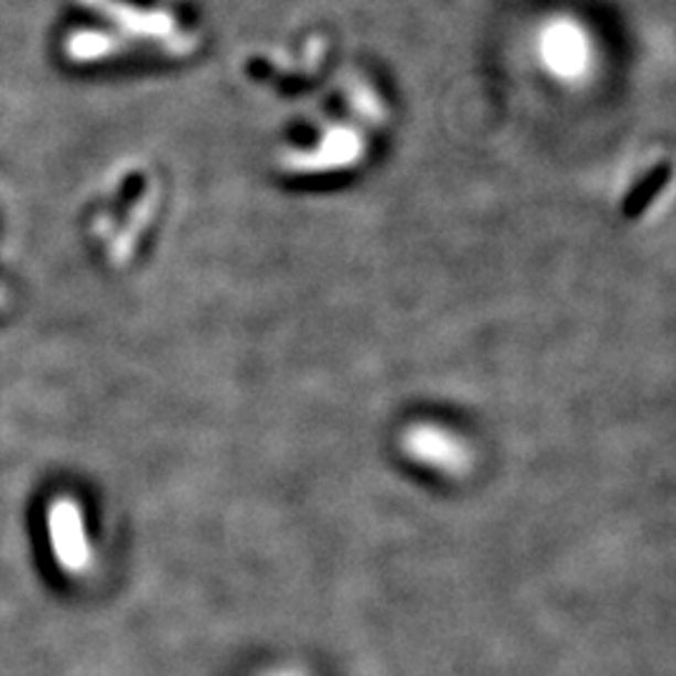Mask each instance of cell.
<instances>
[{"label":"cell","mask_w":676,"mask_h":676,"mask_svg":"<svg viewBox=\"0 0 676 676\" xmlns=\"http://www.w3.org/2000/svg\"><path fill=\"white\" fill-rule=\"evenodd\" d=\"M49 536L53 546V557L61 569L68 573H83L94 564V549H90L86 526H83V512L71 498H58L49 508Z\"/></svg>","instance_id":"cell-1"},{"label":"cell","mask_w":676,"mask_h":676,"mask_svg":"<svg viewBox=\"0 0 676 676\" xmlns=\"http://www.w3.org/2000/svg\"><path fill=\"white\" fill-rule=\"evenodd\" d=\"M271 676H299V674H291V672H276Z\"/></svg>","instance_id":"cell-2"}]
</instances>
